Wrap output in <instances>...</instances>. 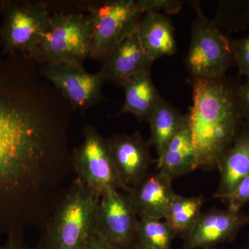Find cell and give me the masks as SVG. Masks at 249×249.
<instances>
[{"label":"cell","mask_w":249,"mask_h":249,"mask_svg":"<svg viewBox=\"0 0 249 249\" xmlns=\"http://www.w3.org/2000/svg\"><path fill=\"white\" fill-rule=\"evenodd\" d=\"M124 99L118 115L129 113L139 121H148L161 97L154 85L151 73H141L127 78L121 85Z\"/></svg>","instance_id":"cell-17"},{"label":"cell","mask_w":249,"mask_h":249,"mask_svg":"<svg viewBox=\"0 0 249 249\" xmlns=\"http://www.w3.org/2000/svg\"><path fill=\"white\" fill-rule=\"evenodd\" d=\"M136 4L143 14L148 11L160 13V11L168 14H178L183 4L182 1L177 0H137Z\"/></svg>","instance_id":"cell-23"},{"label":"cell","mask_w":249,"mask_h":249,"mask_svg":"<svg viewBox=\"0 0 249 249\" xmlns=\"http://www.w3.org/2000/svg\"><path fill=\"white\" fill-rule=\"evenodd\" d=\"M52 11L45 34L28 58L38 65L66 62L83 66L91 57V16L82 11Z\"/></svg>","instance_id":"cell-4"},{"label":"cell","mask_w":249,"mask_h":249,"mask_svg":"<svg viewBox=\"0 0 249 249\" xmlns=\"http://www.w3.org/2000/svg\"><path fill=\"white\" fill-rule=\"evenodd\" d=\"M128 249H151L150 248H147V247H145V246L141 245V244L138 243V242H136L134 244L132 247H129Z\"/></svg>","instance_id":"cell-28"},{"label":"cell","mask_w":249,"mask_h":249,"mask_svg":"<svg viewBox=\"0 0 249 249\" xmlns=\"http://www.w3.org/2000/svg\"><path fill=\"white\" fill-rule=\"evenodd\" d=\"M84 249H118L101 236L95 233Z\"/></svg>","instance_id":"cell-26"},{"label":"cell","mask_w":249,"mask_h":249,"mask_svg":"<svg viewBox=\"0 0 249 249\" xmlns=\"http://www.w3.org/2000/svg\"><path fill=\"white\" fill-rule=\"evenodd\" d=\"M73 108L25 55L0 56V233L43 230L73 172Z\"/></svg>","instance_id":"cell-1"},{"label":"cell","mask_w":249,"mask_h":249,"mask_svg":"<svg viewBox=\"0 0 249 249\" xmlns=\"http://www.w3.org/2000/svg\"><path fill=\"white\" fill-rule=\"evenodd\" d=\"M218 169L220 181L214 196L222 199L249 175V131L236 136L231 146L220 160Z\"/></svg>","instance_id":"cell-18"},{"label":"cell","mask_w":249,"mask_h":249,"mask_svg":"<svg viewBox=\"0 0 249 249\" xmlns=\"http://www.w3.org/2000/svg\"><path fill=\"white\" fill-rule=\"evenodd\" d=\"M83 134V143L72 151L76 178L101 196L110 188L127 193L128 190L118 175L107 139L88 124Z\"/></svg>","instance_id":"cell-8"},{"label":"cell","mask_w":249,"mask_h":249,"mask_svg":"<svg viewBox=\"0 0 249 249\" xmlns=\"http://www.w3.org/2000/svg\"><path fill=\"white\" fill-rule=\"evenodd\" d=\"M101 63L100 71L106 81L121 86L134 75L150 72L153 61L142 49L136 31L118 44Z\"/></svg>","instance_id":"cell-13"},{"label":"cell","mask_w":249,"mask_h":249,"mask_svg":"<svg viewBox=\"0 0 249 249\" xmlns=\"http://www.w3.org/2000/svg\"><path fill=\"white\" fill-rule=\"evenodd\" d=\"M249 223V216L229 209H213L201 213L185 236L181 249H209L218 244L230 242Z\"/></svg>","instance_id":"cell-11"},{"label":"cell","mask_w":249,"mask_h":249,"mask_svg":"<svg viewBox=\"0 0 249 249\" xmlns=\"http://www.w3.org/2000/svg\"><path fill=\"white\" fill-rule=\"evenodd\" d=\"M177 235L161 219L140 217L137 242L151 249H170Z\"/></svg>","instance_id":"cell-21"},{"label":"cell","mask_w":249,"mask_h":249,"mask_svg":"<svg viewBox=\"0 0 249 249\" xmlns=\"http://www.w3.org/2000/svg\"><path fill=\"white\" fill-rule=\"evenodd\" d=\"M186 118V114L182 115L169 103L160 99L148 121L151 132L149 143L155 147L158 157L182 127Z\"/></svg>","instance_id":"cell-19"},{"label":"cell","mask_w":249,"mask_h":249,"mask_svg":"<svg viewBox=\"0 0 249 249\" xmlns=\"http://www.w3.org/2000/svg\"><path fill=\"white\" fill-rule=\"evenodd\" d=\"M222 199L228 203L227 209L229 211L240 212V209L249 202V175L241 180Z\"/></svg>","instance_id":"cell-22"},{"label":"cell","mask_w":249,"mask_h":249,"mask_svg":"<svg viewBox=\"0 0 249 249\" xmlns=\"http://www.w3.org/2000/svg\"><path fill=\"white\" fill-rule=\"evenodd\" d=\"M137 33L142 49L153 62L176 52L175 29L170 18L164 15L155 11L145 13Z\"/></svg>","instance_id":"cell-15"},{"label":"cell","mask_w":249,"mask_h":249,"mask_svg":"<svg viewBox=\"0 0 249 249\" xmlns=\"http://www.w3.org/2000/svg\"><path fill=\"white\" fill-rule=\"evenodd\" d=\"M139 219L127 194L110 188L101 195L96 214V233L118 249L137 242Z\"/></svg>","instance_id":"cell-10"},{"label":"cell","mask_w":249,"mask_h":249,"mask_svg":"<svg viewBox=\"0 0 249 249\" xmlns=\"http://www.w3.org/2000/svg\"><path fill=\"white\" fill-rule=\"evenodd\" d=\"M244 249H249V247H247V248Z\"/></svg>","instance_id":"cell-29"},{"label":"cell","mask_w":249,"mask_h":249,"mask_svg":"<svg viewBox=\"0 0 249 249\" xmlns=\"http://www.w3.org/2000/svg\"><path fill=\"white\" fill-rule=\"evenodd\" d=\"M0 249H40L38 247L35 249H31L26 247L24 244V240L14 238V237H7L6 243L0 247Z\"/></svg>","instance_id":"cell-27"},{"label":"cell","mask_w":249,"mask_h":249,"mask_svg":"<svg viewBox=\"0 0 249 249\" xmlns=\"http://www.w3.org/2000/svg\"><path fill=\"white\" fill-rule=\"evenodd\" d=\"M189 116L196 169L218 168L231 146L241 117L236 95L218 80L194 78Z\"/></svg>","instance_id":"cell-2"},{"label":"cell","mask_w":249,"mask_h":249,"mask_svg":"<svg viewBox=\"0 0 249 249\" xmlns=\"http://www.w3.org/2000/svg\"><path fill=\"white\" fill-rule=\"evenodd\" d=\"M107 140L118 175L129 192L148 175L152 162L150 143L138 131L116 134Z\"/></svg>","instance_id":"cell-12"},{"label":"cell","mask_w":249,"mask_h":249,"mask_svg":"<svg viewBox=\"0 0 249 249\" xmlns=\"http://www.w3.org/2000/svg\"><path fill=\"white\" fill-rule=\"evenodd\" d=\"M192 24L191 43L187 65L195 78L220 79L231 62L230 40L219 30L216 22L208 19L199 7Z\"/></svg>","instance_id":"cell-7"},{"label":"cell","mask_w":249,"mask_h":249,"mask_svg":"<svg viewBox=\"0 0 249 249\" xmlns=\"http://www.w3.org/2000/svg\"><path fill=\"white\" fill-rule=\"evenodd\" d=\"M232 57L240 74L249 76V36L240 40H231Z\"/></svg>","instance_id":"cell-24"},{"label":"cell","mask_w":249,"mask_h":249,"mask_svg":"<svg viewBox=\"0 0 249 249\" xmlns=\"http://www.w3.org/2000/svg\"><path fill=\"white\" fill-rule=\"evenodd\" d=\"M173 180L157 170L147 175L142 182L131 188L127 196L132 207L139 217L164 219L168 206L175 193Z\"/></svg>","instance_id":"cell-14"},{"label":"cell","mask_w":249,"mask_h":249,"mask_svg":"<svg viewBox=\"0 0 249 249\" xmlns=\"http://www.w3.org/2000/svg\"><path fill=\"white\" fill-rule=\"evenodd\" d=\"M66 1L69 11L87 13L92 19L90 58L102 62L109 52L137 31L143 14L134 0Z\"/></svg>","instance_id":"cell-5"},{"label":"cell","mask_w":249,"mask_h":249,"mask_svg":"<svg viewBox=\"0 0 249 249\" xmlns=\"http://www.w3.org/2000/svg\"><path fill=\"white\" fill-rule=\"evenodd\" d=\"M157 168L173 180L196 169V148L188 114L182 127L158 157Z\"/></svg>","instance_id":"cell-16"},{"label":"cell","mask_w":249,"mask_h":249,"mask_svg":"<svg viewBox=\"0 0 249 249\" xmlns=\"http://www.w3.org/2000/svg\"><path fill=\"white\" fill-rule=\"evenodd\" d=\"M39 73L58 90L74 111L85 112L106 100L102 88L106 81L101 71L91 73L82 65L62 62L39 65Z\"/></svg>","instance_id":"cell-9"},{"label":"cell","mask_w":249,"mask_h":249,"mask_svg":"<svg viewBox=\"0 0 249 249\" xmlns=\"http://www.w3.org/2000/svg\"><path fill=\"white\" fill-rule=\"evenodd\" d=\"M202 196H183L175 195L164 219L177 235L185 237L191 230L201 213Z\"/></svg>","instance_id":"cell-20"},{"label":"cell","mask_w":249,"mask_h":249,"mask_svg":"<svg viewBox=\"0 0 249 249\" xmlns=\"http://www.w3.org/2000/svg\"><path fill=\"white\" fill-rule=\"evenodd\" d=\"M241 116H243L249 124V76L245 84L239 89L236 95Z\"/></svg>","instance_id":"cell-25"},{"label":"cell","mask_w":249,"mask_h":249,"mask_svg":"<svg viewBox=\"0 0 249 249\" xmlns=\"http://www.w3.org/2000/svg\"><path fill=\"white\" fill-rule=\"evenodd\" d=\"M212 249V248H211V249Z\"/></svg>","instance_id":"cell-30"},{"label":"cell","mask_w":249,"mask_h":249,"mask_svg":"<svg viewBox=\"0 0 249 249\" xmlns=\"http://www.w3.org/2000/svg\"><path fill=\"white\" fill-rule=\"evenodd\" d=\"M101 196L75 178L42 231L40 249H84L96 233Z\"/></svg>","instance_id":"cell-3"},{"label":"cell","mask_w":249,"mask_h":249,"mask_svg":"<svg viewBox=\"0 0 249 249\" xmlns=\"http://www.w3.org/2000/svg\"><path fill=\"white\" fill-rule=\"evenodd\" d=\"M52 13L48 1L0 0L1 55L27 57L45 34Z\"/></svg>","instance_id":"cell-6"}]
</instances>
